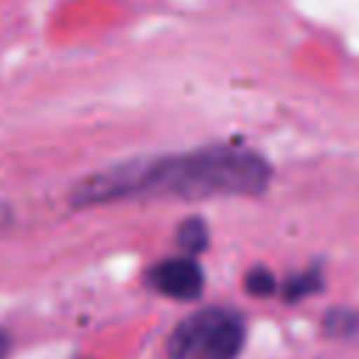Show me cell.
Listing matches in <instances>:
<instances>
[{
	"label": "cell",
	"mask_w": 359,
	"mask_h": 359,
	"mask_svg": "<svg viewBox=\"0 0 359 359\" xmlns=\"http://www.w3.org/2000/svg\"><path fill=\"white\" fill-rule=\"evenodd\" d=\"M320 286H323L320 269H306V272L289 275V278L280 283V294H283L289 303H294V300H300V297H309V294L320 292Z\"/></svg>",
	"instance_id": "obj_5"
},
{
	"label": "cell",
	"mask_w": 359,
	"mask_h": 359,
	"mask_svg": "<svg viewBox=\"0 0 359 359\" xmlns=\"http://www.w3.org/2000/svg\"><path fill=\"white\" fill-rule=\"evenodd\" d=\"M272 182V165L244 146H205L182 154L126 160L79 180L70 208H95L126 199H213L258 196Z\"/></svg>",
	"instance_id": "obj_1"
},
{
	"label": "cell",
	"mask_w": 359,
	"mask_h": 359,
	"mask_svg": "<svg viewBox=\"0 0 359 359\" xmlns=\"http://www.w3.org/2000/svg\"><path fill=\"white\" fill-rule=\"evenodd\" d=\"M244 289H247L252 297H269V294H275V292L280 289V283L275 280V275H272L269 269L255 266V269L247 272V278H244Z\"/></svg>",
	"instance_id": "obj_6"
},
{
	"label": "cell",
	"mask_w": 359,
	"mask_h": 359,
	"mask_svg": "<svg viewBox=\"0 0 359 359\" xmlns=\"http://www.w3.org/2000/svg\"><path fill=\"white\" fill-rule=\"evenodd\" d=\"M325 328L337 337H356L359 334V314L353 311H331L325 317Z\"/></svg>",
	"instance_id": "obj_7"
},
{
	"label": "cell",
	"mask_w": 359,
	"mask_h": 359,
	"mask_svg": "<svg viewBox=\"0 0 359 359\" xmlns=\"http://www.w3.org/2000/svg\"><path fill=\"white\" fill-rule=\"evenodd\" d=\"M146 283L171 297V300H182V303H194L202 289H205V272L199 266V261L194 255H177V258H163L157 261L149 272H146Z\"/></svg>",
	"instance_id": "obj_3"
},
{
	"label": "cell",
	"mask_w": 359,
	"mask_h": 359,
	"mask_svg": "<svg viewBox=\"0 0 359 359\" xmlns=\"http://www.w3.org/2000/svg\"><path fill=\"white\" fill-rule=\"evenodd\" d=\"M8 219H11V210H8L6 205H0V230L8 224Z\"/></svg>",
	"instance_id": "obj_8"
},
{
	"label": "cell",
	"mask_w": 359,
	"mask_h": 359,
	"mask_svg": "<svg viewBox=\"0 0 359 359\" xmlns=\"http://www.w3.org/2000/svg\"><path fill=\"white\" fill-rule=\"evenodd\" d=\"M247 339L244 317L233 309L210 306L185 317L168 337V359H238Z\"/></svg>",
	"instance_id": "obj_2"
},
{
	"label": "cell",
	"mask_w": 359,
	"mask_h": 359,
	"mask_svg": "<svg viewBox=\"0 0 359 359\" xmlns=\"http://www.w3.org/2000/svg\"><path fill=\"white\" fill-rule=\"evenodd\" d=\"M8 356V337L0 331V359H6Z\"/></svg>",
	"instance_id": "obj_9"
},
{
	"label": "cell",
	"mask_w": 359,
	"mask_h": 359,
	"mask_svg": "<svg viewBox=\"0 0 359 359\" xmlns=\"http://www.w3.org/2000/svg\"><path fill=\"white\" fill-rule=\"evenodd\" d=\"M208 241H210V236H208V224L202 222V219H185L180 227H177V244H180V250L185 252V255H199V252H205L208 250Z\"/></svg>",
	"instance_id": "obj_4"
}]
</instances>
